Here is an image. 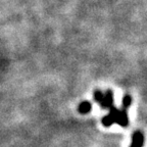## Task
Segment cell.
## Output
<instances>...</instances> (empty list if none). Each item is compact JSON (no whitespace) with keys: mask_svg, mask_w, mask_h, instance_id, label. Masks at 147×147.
I'll return each mask as SVG.
<instances>
[{"mask_svg":"<svg viewBox=\"0 0 147 147\" xmlns=\"http://www.w3.org/2000/svg\"><path fill=\"white\" fill-rule=\"evenodd\" d=\"M117 108H115V106H110L109 107V113L106 115L105 117H103L102 119V125L104 127H110L111 125H113L115 123V119H117Z\"/></svg>","mask_w":147,"mask_h":147,"instance_id":"obj_1","label":"cell"},{"mask_svg":"<svg viewBox=\"0 0 147 147\" xmlns=\"http://www.w3.org/2000/svg\"><path fill=\"white\" fill-rule=\"evenodd\" d=\"M115 123L119 124L121 127H124V128H126V127L129 126V117H128V113H127L126 109L117 110Z\"/></svg>","mask_w":147,"mask_h":147,"instance_id":"obj_2","label":"cell"},{"mask_svg":"<svg viewBox=\"0 0 147 147\" xmlns=\"http://www.w3.org/2000/svg\"><path fill=\"white\" fill-rule=\"evenodd\" d=\"M100 105L103 109L109 108L110 106L113 105V94L111 90H107L105 94H103V99L100 102Z\"/></svg>","mask_w":147,"mask_h":147,"instance_id":"obj_3","label":"cell"},{"mask_svg":"<svg viewBox=\"0 0 147 147\" xmlns=\"http://www.w3.org/2000/svg\"><path fill=\"white\" fill-rule=\"evenodd\" d=\"M143 144H144V135H143V133L141 131L134 132L130 147H143Z\"/></svg>","mask_w":147,"mask_h":147,"instance_id":"obj_4","label":"cell"},{"mask_svg":"<svg viewBox=\"0 0 147 147\" xmlns=\"http://www.w3.org/2000/svg\"><path fill=\"white\" fill-rule=\"evenodd\" d=\"M92 109V104L90 103L89 101H83L79 104L78 110L79 113H82V115H86V113H90Z\"/></svg>","mask_w":147,"mask_h":147,"instance_id":"obj_5","label":"cell"},{"mask_svg":"<svg viewBox=\"0 0 147 147\" xmlns=\"http://www.w3.org/2000/svg\"><path fill=\"white\" fill-rule=\"evenodd\" d=\"M132 104V97L130 95H126V96L123 98L122 101V105H123V109H127L128 107H130Z\"/></svg>","mask_w":147,"mask_h":147,"instance_id":"obj_6","label":"cell"},{"mask_svg":"<svg viewBox=\"0 0 147 147\" xmlns=\"http://www.w3.org/2000/svg\"><path fill=\"white\" fill-rule=\"evenodd\" d=\"M102 99H103V93L100 90H96L94 92V100L96 101L97 103H100Z\"/></svg>","mask_w":147,"mask_h":147,"instance_id":"obj_7","label":"cell"}]
</instances>
